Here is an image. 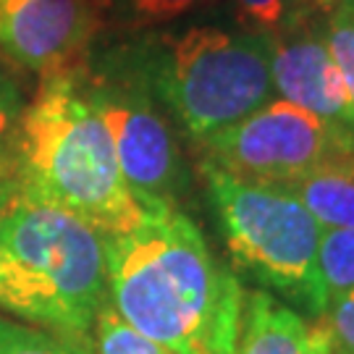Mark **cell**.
<instances>
[{
  "label": "cell",
  "instance_id": "15",
  "mask_svg": "<svg viewBox=\"0 0 354 354\" xmlns=\"http://www.w3.org/2000/svg\"><path fill=\"white\" fill-rule=\"evenodd\" d=\"M89 336H92L89 344H92L95 354H176L131 328L113 310L111 299L100 307Z\"/></svg>",
  "mask_w": 354,
  "mask_h": 354
},
{
  "label": "cell",
  "instance_id": "1",
  "mask_svg": "<svg viewBox=\"0 0 354 354\" xmlns=\"http://www.w3.org/2000/svg\"><path fill=\"white\" fill-rule=\"evenodd\" d=\"M102 241L108 299L131 328L176 354H236L241 283L178 205H152L140 226Z\"/></svg>",
  "mask_w": 354,
  "mask_h": 354
},
{
  "label": "cell",
  "instance_id": "7",
  "mask_svg": "<svg viewBox=\"0 0 354 354\" xmlns=\"http://www.w3.org/2000/svg\"><path fill=\"white\" fill-rule=\"evenodd\" d=\"M200 147L203 160L231 176L289 187L333 152L354 147V137L294 102L270 97Z\"/></svg>",
  "mask_w": 354,
  "mask_h": 354
},
{
  "label": "cell",
  "instance_id": "16",
  "mask_svg": "<svg viewBox=\"0 0 354 354\" xmlns=\"http://www.w3.org/2000/svg\"><path fill=\"white\" fill-rule=\"evenodd\" d=\"M24 108L26 102L19 89V82L0 66V181L11 178Z\"/></svg>",
  "mask_w": 354,
  "mask_h": 354
},
{
  "label": "cell",
  "instance_id": "20",
  "mask_svg": "<svg viewBox=\"0 0 354 354\" xmlns=\"http://www.w3.org/2000/svg\"><path fill=\"white\" fill-rule=\"evenodd\" d=\"M344 3H349V0H297V19L294 21H315L317 16L326 19Z\"/></svg>",
  "mask_w": 354,
  "mask_h": 354
},
{
  "label": "cell",
  "instance_id": "9",
  "mask_svg": "<svg viewBox=\"0 0 354 354\" xmlns=\"http://www.w3.org/2000/svg\"><path fill=\"white\" fill-rule=\"evenodd\" d=\"M273 95L299 105L326 124L354 137L352 102L323 29L313 21H291L268 37Z\"/></svg>",
  "mask_w": 354,
  "mask_h": 354
},
{
  "label": "cell",
  "instance_id": "11",
  "mask_svg": "<svg viewBox=\"0 0 354 354\" xmlns=\"http://www.w3.org/2000/svg\"><path fill=\"white\" fill-rule=\"evenodd\" d=\"M323 231L354 228V147L333 152L289 184Z\"/></svg>",
  "mask_w": 354,
  "mask_h": 354
},
{
  "label": "cell",
  "instance_id": "6",
  "mask_svg": "<svg viewBox=\"0 0 354 354\" xmlns=\"http://www.w3.org/2000/svg\"><path fill=\"white\" fill-rule=\"evenodd\" d=\"M76 76L113 140L121 174L134 197L145 207L176 205L187 187L184 158L137 61H105L95 68L87 64Z\"/></svg>",
  "mask_w": 354,
  "mask_h": 354
},
{
  "label": "cell",
  "instance_id": "10",
  "mask_svg": "<svg viewBox=\"0 0 354 354\" xmlns=\"http://www.w3.org/2000/svg\"><path fill=\"white\" fill-rule=\"evenodd\" d=\"M236 354H330L315 323L310 326L297 310L270 291L244 294Z\"/></svg>",
  "mask_w": 354,
  "mask_h": 354
},
{
  "label": "cell",
  "instance_id": "19",
  "mask_svg": "<svg viewBox=\"0 0 354 354\" xmlns=\"http://www.w3.org/2000/svg\"><path fill=\"white\" fill-rule=\"evenodd\" d=\"M330 354H354V286L326 304L315 317Z\"/></svg>",
  "mask_w": 354,
  "mask_h": 354
},
{
  "label": "cell",
  "instance_id": "13",
  "mask_svg": "<svg viewBox=\"0 0 354 354\" xmlns=\"http://www.w3.org/2000/svg\"><path fill=\"white\" fill-rule=\"evenodd\" d=\"M317 279L326 304L354 286V228L323 231L317 250Z\"/></svg>",
  "mask_w": 354,
  "mask_h": 354
},
{
  "label": "cell",
  "instance_id": "2",
  "mask_svg": "<svg viewBox=\"0 0 354 354\" xmlns=\"http://www.w3.org/2000/svg\"><path fill=\"white\" fill-rule=\"evenodd\" d=\"M8 184L76 215L100 236L127 234L147 213L129 189L113 140L76 74L39 82L24 108Z\"/></svg>",
  "mask_w": 354,
  "mask_h": 354
},
{
  "label": "cell",
  "instance_id": "5",
  "mask_svg": "<svg viewBox=\"0 0 354 354\" xmlns=\"http://www.w3.org/2000/svg\"><path fill=\"white\" fill-rule=\"evenodd\" d=\"M200 171L234 263L273 294L317 317L326 307L317 279L323 228L289 187L244 181L203 160Z\"/></svg>",
  "mask_w": 354,
  "mask_h": 354
},
{
  "label": "cell",
  "instance_id": "3",
  "mask_svg": "<svg viewBox=\"0 0 354 354\" xmlns=\"http://www.w3.org/2000/svg\"><path fill=\"white\" fill-rule=\"evenodd\" d=\"M108 302L105 241L61 207L0 189V310L87 339Z\"/></svg>",
  "mask_w": 354,
  "mask_h": 354
},
{
  "label": "cell",
  "instance_id": "14",
  "mask_svg": "<svg viewBox=\"0 0 354 354\" xmlns=\"http://www.w3.org/2000/svg\"><path fill=\"white\" fill-rule=\"evenodd\" d=\"M0 354H95L87 339L24 326L0 315Z\"/></svg>",
  "mask_w": 354,
  "mask_h": 354
},
{
  "label": "cell",
  "instance_id": "8",
  "mask_svg": "<svg viewBox=\"0 0 354 354\" xmlns=\"http://www.w3.org/2000/svg\"><path fill=\"white\" fill-rule=\"evenodd\" d=\"M105 24L102 0H0V55L42 79L76 74Z\"/></svg>",
  "mask_w": 354,
  "mask_h": 354
},
{
  "label": "cell",
  "instance_id": "18",
  "mask_svg": "<svg viewBox=\"0 0 354 354\" xmlns=\"http://www.w3.org/2000/svg\"><path fill=\"white\" fill-rule=\"evenodd\" d=\"M241 32L270 37L297 19V0H231Z\"/></svg>",
  "mask_w": 354,
  "mask_h": 354
},
{
  "label": "cell",
  "instance_id": "12",
  "mask_svg": "<svg viewBox=\"0 0 354 354\" xmlns=\"http://www.w3.org/2000/svg\"><path fill=\"white\" fill-rule=\"evenodd\" d=\"M218 0H102L105 19L127 29L176 24L194 13L210 11Z\"/></svg>",
  "mask_w": 354,
  "mask_h": 354
},
{
  "label": "cell",
  "instance_id": "21",
  "mask_svg": "<svg viewBox=\"0 0 354 354\" xmlns=\"http://www.w3.org/2000/svg\"><path fill=\"white\" fill-rule=\"evenodd\" d=\"M0 189H3V181H0Z\"/></svg>",
  "mask_w": 354,
  "mask_h": 354
},
{
  "label": "cell",
  "instance_id": "4",
  "mask_svg": "<svg viewBox=\"0 0 354 354\" xmlns=\"http://www.w3.org/2000/svg\"><path fill=\"white\" fill-rule=\"evenodd\" d=\"M137 68L155 100L194 142H205L276 97L270 42L241 29L165 32L142 45Z\"/></svg>",
  "mask_w": 354,
  "mask_h": 354
},
{
  "label": "cell",
  "instance_id": "17",
  "mask_svg": "<svg viewBox=\"0 0 354 354\" xmlns=\"http://www.w3.org/2000/svg\"><path fill=\"white\" fill-rule=\"evenodd\" d=\"M320 29H323V37H326L333 61L342 71L344 87H346L354 113V0L328 13Z\"/></svg>",
  "mask_w": 354,
  "mask_h": 354
}]
</instances>
